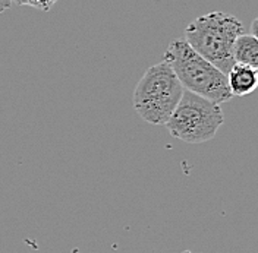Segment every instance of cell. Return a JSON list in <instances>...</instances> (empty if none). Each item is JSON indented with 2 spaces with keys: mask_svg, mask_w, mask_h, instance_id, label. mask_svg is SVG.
Listing matches in <instances>:
<instances>
[{
  "mask_svg": "<svg viewBox=\"0 0 258 253\" xmlns=\"http://www.w3.org/2000/svg\"><path fill=\"white\" fill-rule=\"evenodd\" d=\"M163 62L173 70L185 91L207 98L219 106L232 98L227 76L201 57L183 38L169 43Z\"/></svg>",
  "mask_w": 258,
  "mask_h": 253,
  "instance_id": "cell-1",
  "label": "cell"
},
{
  "mask_svg": "<svg viewBox=\"0 0 258 253\" xmlns=\"http://www.w3.org/2000/svg\"><path fill=\"white\" fill-rule=\"evenodd\" d=\"M243 31L242 22L226 12L198 16L185 28V41L207 62L227 75L233 67V46Z\"/></svg>",
  "mask_w": 258,
  "mask_h": 253,
  "instance_id": "cell-2",
  "label": "cell"
},
{
  "mask_svg": "<svg viewBox=\"0 0 258 253\" xmlns=\"http://www.w3.org/2000/svg\"><path fill=\"white\" fill-rule=\"evenodd\" d=\"M183 91L173 70L161 62L148 67L137 83L132 97L134 109L147 123L156 126L166 125Z\"/></svg>",
  "mask_w": 258,
  "mask_h": 253,
  "instance_id": "cell-3",
  "label": "cell"
},
{
  "mask_svg": "<svg viewBox=\"0 0 258 253\" xmlns=\"http://www.w3.org/2000/svg\"><path fill=\"white\" fill-rule=\"evenodd\" d=\"M225 122L222 107L207 98L183 91V95L164 126L169 133L186 143L211 141Z\"/></svg>",
  "mask_w": 258,
  "mask_h": 253,
  "instance_id": "cell-4",
  "label": "cell"
},
{
  "mask_svg": "<svg viewBox=\"0 0 258 253\" xmlns=\"http://www.w3.org/2000/svg\"><path fill=\"white\" fill-rule=\"evenodd\" d=\"M226 76L232 97H245L258 88V72L248 66L235 63Z\"/></svg>",
  "mask_w": 258,
  "mask_h": 253,
  "instance_id": "cell-5",
  "label": "cell"
},
{
  "mask_svg": "<svg viewBox=\"0 0 258 253\" xmlns=\"http://www.w3.org/2000/svg\"><path fill=\"white\" fill-rule=\"evenodd\" d=\"M235 63L248 66L258 72V40L251 34H242L233 46Z\"/></svg>",
  "mask_w": 258,
  "mask_h": 253,
  "instance_id": "cell-6",
  "label": "cell"
},
{
  "mask_svg": "<svg viewBox=\"0 0 258 253\" xmlns=\"http://www.w3.org/2000/svg\"><path fill=\"white\" fill-rule=\"evenodd\" d=\"M18 5H22V6H32V8H37L40 11H48L54 2H18Z\"/></svg>",
  "mask_w": 258,
  "mask_h": 253,
  "instance_id": "cell-7",
  "label": "cell"
},
{
  "mask_svg": "<svg viewBox=\"0 0 258 253\" xmlns=\"http://www.w3.org/2000/svg\"><path fill=\"white\" fill-rule=\"evenodd\" d=\"M251 35L258 40V16L251 22Z\"/></svg>",
  "mask_w": 258,
  "mask_h": 253,
  "instance_id": "cell-8",
  "label": "cell"
},
{
  "mask_svg": "<svg viewBox=\"0 0 258 253\" xmlns=\"http://www.w3.org/2000/svg\"><path fill=\"white\" fill-rule=\"evenodd\" d=\"M12 5H14V3H11V2H0V14L5 12L6 9H9Z\"/></svg>",
  "mask_w": 258,
  "mask_h": 253,
  "instance_id": "cell-9",
  "label": "cell"
}]
</instances>
